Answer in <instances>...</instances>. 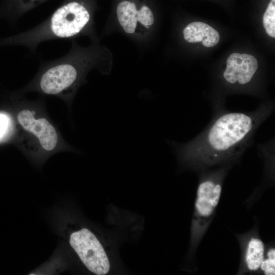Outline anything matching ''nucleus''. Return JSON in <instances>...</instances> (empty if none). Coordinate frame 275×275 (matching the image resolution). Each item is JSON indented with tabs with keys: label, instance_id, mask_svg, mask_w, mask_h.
Segmentation results:
<instances>
[{
	"label": "nucleus",
	"instance_id": "10",
	"mask_svg": "<svg viewBox=\"0 0 275 275\" xmlns=\"http://www.w3.org/2000/svg\"><path fill=\"white\" fill-rule=\"evenodd\" d=\"M265 254V245L259 237L252 236L248 238L243 245L242 253V263L244 270L249 272L258 270Z\"/></svg>",
	"mask_w": 275,
	"mask_h": 275
},
{
	"label": "nucleus",
	"instance_id": "2",
	"mask_svg": "<svg viewBox=\"0 0 275 275\" xmlns=\"http://www.w3.org/2000/svg\"><path fill=\"white\" fill-rule=\"evenodd\" d=\"M91 14L85 0H63L52 14L37 25L17 34L0 38V47L20 46L34 53L41 43L72 38L85 30Z\"/></svg>",
	"mask_w": 275,
	"mask_h": 275
},
{
	"label": "nucleus",
	"instance_id": "5",
	"mask_svg": "<svg viewBox=\"0 0 275 275\" xmlns=\"http://www.w3.org/2000/svg\"><path fill=\"white\" fill-rule=\"evenodd\" d=\"M69 243L90 271L97 275L109 272L111 264L108 256L101 243L90 230L82 228L73 232Z\"/></svg>",
	"mask_w": 275,
	"mask_h": 275
},
{
	"label": "nucleus",
	"instance_id": "9",
	"mask_svg": "<svg viewBox=\"0 0 275 275\" xmlns=\"http://www.w3.org/2000/svg\"><path fill=\"white\" fill-rule=\"evenodd\" d=\"M183 36L188 42H202L207 47L216 45L219 40L217 31L202 22H193L188 24L183 30Z\"/></svg>",
	"mask_w": 275,
	"mask_h": 275
},
{
	"label": "nucleus",
	"instance_id": "6",
	"mask_svg": "<svg viewBox=\"0 0 275 275\" xmlns=\"http://www.w3.org/2000/svg\"><path fill=\"white\" fill-rule=\"evenodd\" d=\"M257 68L258 62L254 56L246 53H233L227 60L223 77L230 84L245 85L252 80Z\"/></svg>",
	"mask_w": 275,
	"mask_h": 275
},
{
	"label": "nucleus",
	"instance_id": "1",
	"mask_svg": "<svg viewBox=\"0 0 275 275\" xmlns=\"http://www.w3.org/2000/svg\"><path fill=\"white\" fill-rule=\"evenodd\" d=\"M262 104L251 112L215 108L208 126L186 143H173L180 162L197 170L231 166L252 145L255 132L274 111Z\"/></svg>",
	"mask_w": 275,
	"mask_h": 275
},
{
	"label": "nucleus",
	"instance_id": "12",
	"mask_svg": "<svg viewBox=\"0 0 275 275\" xmlns=\"http://www.w3.org/2000/svg\"><path fill=\"white\" fill-rule=\"evenodd\" d=\"M263 23L268 35L275 37V0H271L263 18Z\"/></svg>",
	"mask_w": 275,
	"mask_h": 275
},
{
	"label": "nucleus",
	"instance_id": "11",
	"mask_svg": "<svg viewBox=\"0 0 275 275\" xmlns=\"http://www.w3.org/2000/svg\"><path fill=\"white\" fill-rule=\"evenodd\" d=\"M48 0H2L0 18L14 22L26 12Z\"/></svg>",
	"mask_w": 275,
	"mask_h": 275
},
{
	"label": "nucleus",
	"instance_id": "3",
	"mask_svg": "<svg viewBox=\"0 0 275 275\" xmlns=\"http://www.w3.org/2000/svg\"><path fill=\"white\" fill-rule=\"evenodd\" d=\"M231 166L202 170L192 219V244L196 248L208 228L219 203L224 178Z\"/></svg>",
	"mask_w": 275,
	"mask_h": 275
},
{
	"label": "nucleus",
	"instance_id": "7",
	"mask_svg": "<svg viewBox=\"0 0 275 275\" xmlns=\"http://www.w3.org/2000/svg\"><path fill=\"white\" fill-rule=\"evenodd\" d=\"M34 115V112L28 109L22 110L17 115L18 123L24 129L37 137L44 150H52L58 141L55 128L46 119H36Z\"/></svg>",
	"mask_w": 275,
	"mask_h": 275
},
{
	"label": "nucleus",
	"instance_id": "14",
	"mask_svg": "<svg viewBox=\"0 0 275 275\" xmlns=\"http://www.w3.org/2000/svg\"><path fill=\"white\" fill-rule=\"evenodd\" d=\"M8 119L4 115L0 114V139L6 132L8 126Z\"/></svg>",
	"mask_w": 275,
	"mask_h": 275
},
{
	"label": "nucleus",
	"instance_id": "13",
	"mask_svg": "<svg viewBox=\"0 0 275 275\" xmlns=\"http://www.w3.org/2000/svg\"><path fill=\"white\" fill-rule=\"evenodd\" d=\"M265 275L275 274V249L271 247L268 249L265 254L260 268Z\"/></svg>",
	"mask_w": 275,
	"mask_h": 275
},
{
	"label": "nucleus",
	"instance_id": "4",
	"mask_svg": "<svg viewBox=\"0 0 275 275\" xmlns=\"http://www.w3.org/2000/svg\"><path fill=\"white\" fill-rule=\"evenodd\" d=\"M82 60L72 49L58 59L42 61L38 88L45 94L58 95L72 88L80 77Z\"/></svg>",
	"mask_w": 275,
	"mask_h": 275
},
{
	"label": "nucleus",
	"instance_id": "8",
	"mask_svg": "<svg viewBox=\"0 0 275 275\" xmlns=\"http://www.w3.org/2000/svg\"><path fill=\"white\" fill-rule=\"evenodd\" d=\"M117 15L120 25L127 34L134 32L137 22L147 28L154 22L152 12L147 6L138 7L134 2L128 0L122 1L118 4Z\"/></svg>",
	"mask_w": 275,
	"mask_h": 275
}]
</instances>
